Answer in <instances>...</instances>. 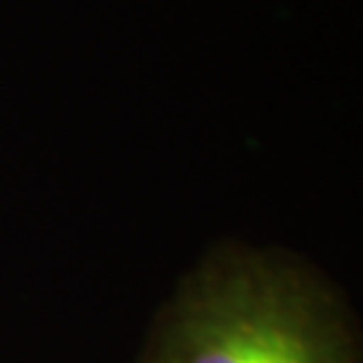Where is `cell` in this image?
<instances>
[{
	"label": "cell",
	"mask_w": 363,
	"mask_h": 363,
	"mask_svg": "<svg viewBox=\"0 0 363 363\" xmlns=\"http://www.w3.org/2000/svg\"><path fill=\"white\" fill-rule=\"evenodd\" d=\"M143 363H355L315 277L280 256L213 253L164 312Z\"/></svg>",
	"instance_id": "1"
}]
</instances>
